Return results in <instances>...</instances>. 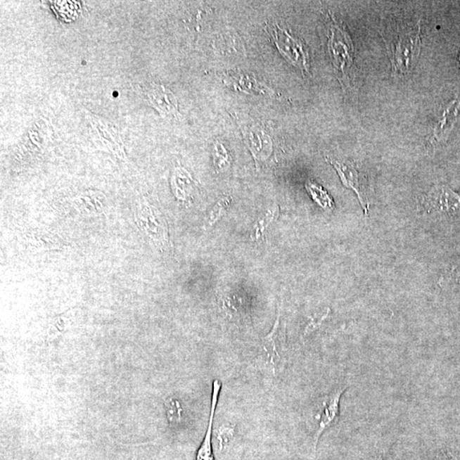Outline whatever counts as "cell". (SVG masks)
Segmentation results:
<instances>
[{"label":"cell","instance_id":"15","mask_svg":"<svg viewBox=\"0 0 460 460\" xmlns=\"http://www.w3.org/2000/svg\"><path fill=\"white\" fill-rule=\"evenodd\" d=\"M306 188L308 189L310 195L312 196L313 199L321 205L322 207H332L333 200L331 199L328 193L324 191V189L319 186L314 181H309L306 184Z\"/></svg>","mask_w":460,"mask_h":460},{"label":"cell","instance_id":"4","mask_svg":"<svg viewBox=\"0 0 460 460\" xmlns=\"http://www.w3.org/2000/svg\"><path fill=\"white\" fill-rule=\"evenodd\" d=\"M333 63L342 76H347L354 63V46L345 28L335 23L331 27L328 42Z\"/></svg>","mask_w":460,"mask_h":460},{"label":"cell","instance_id":"5","mask_svg":"<svg viewBox=\"0 0 460 460\" xmlns=\"http://www.w3.org/2000/svg\"><path fill=\"white\" fill-rule=\"evenodd\" d=\"M421 213L455 214L460 211V195L447 186H437L421 198L418 203Z\"/></svg>","mask_w":460,"mask_h":460},{"label":"cell","instance_id":"6","mask_svg":"<svg viewBox=\"0 0 460 460\" xmlns=\"http://www.w3.org/2000/svg\"><path fill=\"white\" fill-rule=\"evenodd\" d=\"M326 160L337 171L342 181V184L346 188L352 189L356 192L366 216L367 213H369L370 200L369 193H367L366 176L362 172L359 171L358 167L354 163L340 162V161L329 158V157L326 158Z\"/></svg>","mask_w":460,"mask_h":460},{"label":"cell","instance_id":"7","mask_svg":"<svg viewBox=\"0 0 460 460\" xmlns=\"http://www.w3.org/2000/svg\"><path fill=\"white\" fill-rule=\"evenodd\" d=\"M345 390L346 387H340L322 399L317 416L319 422L314 435V449H317L321 434L336 421L340 413V398Z\"/></svg>","mask_w":460,"mask_h":460},{"label":"cell","instance_id":"13","mask_svg":"<svg viewBox=\"0 0 460 460\" xmlns=\"http://www.w3.org/2000/svg\"><path fill=\"white\" fill-rule=\"evenodd\" d=\"M220 390V382L219 381H214L211 403V415H210L207 433L205 434L203 445H201L199 452H198L196 460H214L212 449V433L214 414H215L216 411L217 399H219Z\"/></svg>","mask_w":460,"mask_h":460},{"label":"cell","instance_id":"14","mask_svg":"<svg viewBox=\"0 0 460 460\" xmlns=\"http://www.w3.org/2000/svg\"><path fill=\"white\" fill-rule=\"evenodd\" d=\"M152 104L165 115H175L177 103L174 95L163 87L155 86L148 95Z\"/></svg>","mask_w":460,"mask_h":460},{"label":"cell","instance_id":"2","mask_svg":"<svg viewBox=\"0 0 460 460\" xmlns=\"http://www.w3.org/2000/svg\"><path fill=\"white\" fill-rule=\"evenodd\" d=\"M266 32L271 36L278 51L293 66L309 75V56L305 44L278 23L268 24Z\"/></svg>","mask_w":460,"mask_h":460},{"label":"cell","instance_id":"8","mask_svg":"<svg viewBox=\"0 0 460 460\" xmlns=\"http://www.w3.org/2000/svg\"><path fill=\"white\" fill-rule=\"evenodd\" d=\"M263 347L274 367H279L284 360L286 350L285 326L281 325V314L278 313L273 328L263 338Z\"/></svg>","mask_w":460,"mask_h":460},{"label":"cell","instance_id":"12","mask_svg":"<svg viewBox=\"0 0 460 460\" xmlns=\"http://www.w3.org/2000/svg\"><path fill=\"white\" fill-rule=\"evenodd\" d=\"M74 205L77 211L84 215H98L106 209V199L103 193L91 192L77 196Z\"/></svg>","mask_w":460,"mask_h":460},{"label":"cell","instance_id":"16","mask_svg":"<svg viewBox=\"0 0 460 460\" xmlns=\"http://www.w3.org/2000/svg\"><path fill=\"white\" fill-rule=\"evenodd\" d=\"M230 203H231V199H230V198H224V199H221L219 203L215 205V207H214L211 210V212L208 213L207 219L205 221V224H207L208 228L212 227V226L215 224L222 216H223V214L226 211V208L229 207Z\"/></svg>","mask_w":460,"mask_h":460},{"label":"cell","instance_id":"10","mask_svg":"<svg viewBox=\"0 0 460 460\" xmlns=\"http://www.w3.org/2000/svg\"><path fill=\"white\" fill-rule=\"evenodd\" d=\"M460 121V101L454 100L444 108L441 118L435 124L433 136L437 142L445 141Z\"/></svg>","mask_w":460,"mask_h":460},{"label":"cell","instance_id":"1","mask_svg":"<svg viewBox=\"0 0 460 460\" xmlns=\"http://www.w3.org/2000/svg\"><path fill=\"white\" fill-rule=\"evenodd\" d=\"M386 44L394 74H409L421 54V26L419 23L402 24L395 30L393 38Z\"/></svg>","mask_w":460,"mask_h":460},{"label":"cell","instance_id":"20","mask_svg":"<svg viewBox=\"0 0 460 460\" xmlns=\"http://www.w3.org/2000/svg\"><path fill=\"white\" fill-rule=\"evenodd\" d=\"M459 60H460V55H459Z\"/></svg>","mask_w":460,"mask_h":460},{"label":"cell","instance_id":"11","mask_svg":"<svg viewBox=\"0 0 460 460\" xmlns=\"http://www.w3.org/2000/svg\"><path fill=\"white\" fill-rule=\"evenodd\" d=\"M245 142L250 151L257 158H267L271 152L272 143L270 136L257 127L245 128L243 131Z\"/></svg>","mask_w":460,"mask_h":460},{"label":"cell","instance_id":"18","mask_svg":"<svg viewBox=\"0 0 460 460\" xmlns=\"http://www.w3.org/2000/svg\"><path fill=\"white\" fill-rule=\"evenodd\" d=\"M328 313H329V309L326 310V312L324 314H321V316L312 318L309 325L307 326V328L305 329V334L312 333L313 332L314 330L318 328L319 326H320L321 324H322V321H324L325 319L328 317Z\"/></svg>","mask_w":460,"mask_h":460},{"label":"cell","instance_id":"9","mask_svg":"<svg viewBox=\"0 0 460 460\" xmlns=\"http://www.w3.org/2000/svg\"><path fill=\"white\" fill-rule=\"evenodd\" d=\"M224 82L237 91L254 95H272L273 91L255 77L248 72L236 71L228 72L225 75Z\"/></svg>","mask_w":460,"mask_h":460},{"label":"cell","instance_id":"19","mask_svg":"<svg viewBox=\"0 0 460 460\" xmlns=\"http://www.w3.org/2000/svg\"><path fill=\"white\" fill-rule=\"evenodd\" d=\"M370 460H383L381 456H376V457H373Z\"/></svg>","mask_w":460,"mask_h":460},{"label":"cell","instance_id":"17","mask_svg":"<svg viewBox=\"0 0 460 460\" xmlns=\"http://www.w3.org/2000/svg\"><path fill=\"white\" fill-rule=\"evenodd\" d=\"M278 214V208H274V210H270L263 217H261L260 220L257 222L255 227H254V232L255 235L254 237L256 238V240L258 238L261 237L262 234L264 231L265 229L271 224V222L274 220V217Z\"/></svg>","mask_w":460,"mask_h":460},{"label":"cell","instance_id":"3","mask_svg":"<svg viewBox=\"0 0 460 460\" xmlns=\"http://www.w3.org/2000/svg\"><path fill=\"white\" fill-rule=\"evenodd\" d=\"M134 215L137 226L149 239L161 248L168 244L167 221L158 209L144 200L136 205Z\"/></svg>","mask_w":460,"mask_h":460}]
</instances>
